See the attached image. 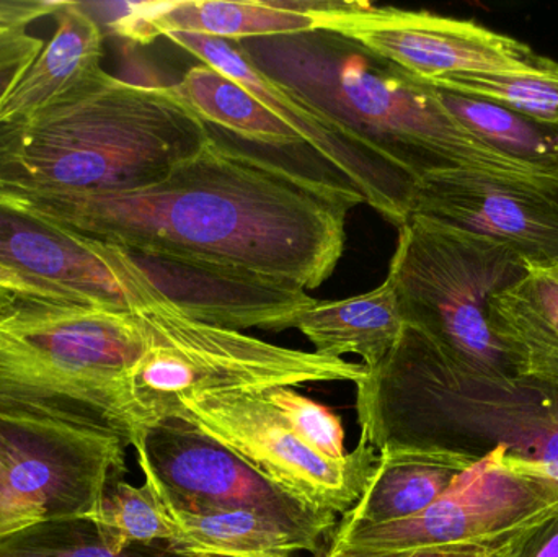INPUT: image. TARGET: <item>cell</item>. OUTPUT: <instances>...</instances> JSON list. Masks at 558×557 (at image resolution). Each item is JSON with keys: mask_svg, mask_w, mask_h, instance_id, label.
I'll return each instance as SVG.
<instances>
[{"mask_svg": "<svg viewBox=\"0 0 558 557\" xmlns=\"http://www.w3.org/2000/svg\"><path fill=\"white\" fill-rule=\"evenodd\" d=\"M0 199L133 255L242 271L314 290L333 274L350 209L343 179L301 172L213 136L153 185L71 193L0 185Z\"/></svg>", "mask_w": 558, "mask_h": 557, "instance_id": "1", "label": "cell"}, {"mask_svg": "<svg viewBox=\"0 0 558 557\" xmlns=\"http://www.w3.org/2000/svg\"><path fill=\"white\" fill-rule=\"evenodd\" d=\"M239 43L282 90L415 182L452 170L534 177L478 143L432 85L356 39L317 28Z\"/></svg>", "mask_w": 558, "mask_h": 557, "instance_id": "2", "label": "cell"}, {"mask_svg": "<svg viewBox=\"0 0 558 557\" xmlns=\"http://www.w3.org/2000/svg\"><path fill=\"white\" fill-rule=\"evenodd\" d=\"M215 136L172 85L104 68L20 123L0 126V185L126 192L153 185Z\"/></svg>", "mask_w": 558, "mask_h": 557, "instance_id": "3", "label": "cell"}, {"mask_svg": "<svg viewBox=\"0 0 558 557\" xmlns=\"http://www.w3.org/2000/svg\"><path fill=\"white\" fill-rule=\"evenodd\" d=\"M361 435L482 458L497 448L558 483V392L518 376L478 372L405 326L357 383Z\"/></svg>", "mask_w": 558, "mask_h": 557, "instance_id": "4", "label": "cell"}, {"mask_svg": "<svg viewBox=\"0 0 558 557\" xmlns=\"http://www.w3.org/2000/svg\"><path fill=\"white\" fill-rule=\"evenodd\" d=\"M140 313L0 288V414L114 435L141 450L131 376Z\"/></svg>", "mask_w": 558, "mask_h": 557, "instance_id": "5", "label": "cell"}, {"mask_svg": "<svg viewBox=\"0 0 558 557\" xmlns=\"http://www.w3.org/2000/svg\"><path fill=\"white\" fill-rule=\"evenodd\" d=\"M530 274V265L498 242L410 215L387 277L405 326L471 368L517 376L488 314L497 294Z\"/></svg>", "mask_w": 558, "mask_h": 557, "instance_id": "6", "label": "cell"}, {"mask_svg": "<svg viewBox=\"0 0 558 557\" xmlns=\"http://www.w3.org/2000/svg\"><path fill=\"white\" fill-rule=\"evenodd\" d=\"M149 342L131 376L144 435L173 421L182 399L202 392L267 391L312 383L363 382L366 368L343 359L275 346L241 330L186 316L169 301L140 311Z\"/></svg>", "mask_w": 558, "mask_h": 557, "instance_id": "7", "label": "cell"}, {"mask_svg": "<svg viewBox=\"0 0 558 557\" xmlns=\"http://www.w3.org/2000/svg\"><path fill=\"white\" fill-rule=\"evenodd\" d=\"M558 513V483L504 448L478 458L423 512L341 526L331 555L490 557Z\"/></svg>", "mask_w": 558, "mask_h": 557, "instance_id": "8", "label": "cell"}, {"mask_svg": "<svg viewBox=\"0 0 558 557\" xmlns=\"http://www.w3.org/2000/svg\"><path fill=\"white\" fill-rule=\"evenodd\" d=\"M175 419L234 453L305 509L333 519L356 506L379 458L363 435L343 460H330L312 450L265 401L262 391L189 396L179 402Z\"/></svg>", "mask_w": 558, "mask_h": 557, "instance_id": "9", "label": "cell"}, {"mask_svg": "<svg viewBox=\"0 0 558 557\" xmlns=\"http://www.w3.org/2000/svg\"><path fill=\"white\" fill-rule=\"evenodd\" d=\"M124 474L126 444L114 435L0 414V536L90 520Z\"/></svg>", "mask_w": 558, "mask_h": 557, "instance_id": "10", "label": "cell"}, {"mask_svg": "<svg viewBox=\"0 0 558 557\" xmlns=\"http://www.w3.org/2000/svg\"><path fill=\"white\" fill-rule=\"evenodd\" d=\"M322 28L356 39L429 85L474 72H558L557 61L520 39L418 10L337 2Z\"/></svg>", "mask_w": 558, "mask_h": 557, "instance_id": "11", "label": "cell"}, {"mask_svg": "<svg viewBox=\"0 0 558 557\" xmlns=\"http://www.w3.org/2000/svg\"><path fill=\"white\" fill-rule=\"evenodd\" d=\"M0 267L82 303L140 313L166 301L130 252L26 215L3 199Z\"/></svg>", "mask_w": 558, "mask_h": 557, "instance_id": "12", "label": "cell"}, {"mask_svg": "<svg viewBox=\"0 0 558 557\" xmlns=\"http://www.w3.org/2000/svg\"><path fill=\"white\" fill-rule=\"evenodd\" d=\"M412 215L498 242L533 270L558 267V180L435 173L416 185Z\"/></svg>", "mask_w": 558, "mask_h": 557, "instance_id": "13", "label": "cell"}, {"mask_svg": "<svg viewBox=\"0 0 558 557\" xmlns=\"http://www.w3.org/2000/svg\"><path fill=\"white\" fill-rule=\"evenodd\" d=\"M136 457L141 471L183 509L255 510L318 542L337 529V519L305 509L234 453L179 419L153 428Z\"/></svg>", "mask_w": 558, "mask_h": 557, "instance_id": "14", "label": "cell"}, {"mask_svg": "<svg viewBox=\"0 0 558 557\" xmlns=\"http://www.w3.org/2000/svg\"><path fill=\"white\" fill-rule=\"evenodd\" d=\"M166 38L198 58L202 64L222 72L251 92L289 124L304 140L308 149L353 185L363 195L364 203L387 221L400 228L410 218L418 182L348 140L343 133L282 90L264 72L258 71L241 43L196 33H170Z\"/></svg>", "mask_w": 558, "mask_h": 557, "instance_id": "15", "label": "cell"}, {"mask_svg": "<svg viewBox=\"0 0 558 557\" xmlns=\"http://www.w3.org/2000/svg\"><path fill=\"white\" fill-rule=\"evenodd\" d=\"M134 257L177 310L225 329H291L295 316L315 301L286 281L172 258Z\"/></svg>", "mask_w": 558, "mask_h": 557, "instance_id": "16", "label": "cell"}, {"mask_svg": "<svg viewBox=\"0 0 558 557\" xmlns=\"http://www.w3.org/2000/svg\"><path fill=\"white\" fill-rule=\"evenodd\" d=\"M337 0H179L118 3L108 26L128 41L149 45L170 33L244 39L311 32L324 26Z\"/></svg>", "mask_w": 558, "mask_h": 557, "instance_id": "17", "label": "cell"}, {"mask_svg": "<svg viewBox=\"0 0 558 557\" xmlns=\"http://www.w3.org/2000/svg\"><path fill=\"white\" fill-rule=\"evenodd\" d=\"M376 471L341 526L379 525L410 519L428 509L452 481L478 458L436 447L387 444Z\"/></svg>", "mask_w": 558, "mask_h": 557, "instance_id": "18", "label": "cell"}, {"mask_svg": "<svg viewBox=\"0 0 558 557\" xmlns=\"http://www.w3.org/2000/svg\"><path fill=\"white\" fill-rule=\"evenodd\" d=\"M52 19L54 35L0 105V126L28 120L101 69L104 32L88 7L64 0Z\"/></svg>", "mask_w": 558, "mask_h": 557, "instance_id": "19", "label": "cell"}, {"mask_svg": "<svg viewBox=\"0 0 558 557\" xmlns=\"http://www.w3.org/2000/svg\"><path fill=\"white\" fill-rule=\"evenodd\" d=\"M175 526L170 549L185 557H295L317 555L322 542L255 510H186L163 496L143 473Z\"/></svg>", "mask_w": 558, "mask_h": 557, "instance_id": "20", "label": "cell"}, {"mask_svg": "<svg viewBox=\"0 0 558 557\" xmlns=\"http://www.w3.org/2000/svg\"><path fill=\"white\" fill-rule=\"evenodd\" d=\"M292 327L307 337L318 355L341 359L354 353L363 360L364 368L374 370L392 352L405 323L396 288L387 277L379 287L357 296L315 300L295 316Z\"/></svg>", "mask_w": 558, "mask_h": 557, "instance_id": "21", "label": "cell"}, {"mask_svg": "<svg viewBox=\"0 0 558 557\" xmlns=\"http://www.w3.org/2000/svg\"><path fill=\"white\" fill-rule=\"evenodd\" d=\"M433 90L456 121L492 153L530 175L558 180V123L527 117L477 95Z\"/></svg>", "mask_w": 558, "mask_h": 557, "instance_id": "22", "label": "cell"}, {"mask_svg": "<svg viewBox=\"0 0 558 557\" xmlns=\"http://www.w3.org/2000/svg\"><path fill=\"white\" fill-rule=\"evenodd\" d=\"M173 92L206 124L270 147L307 146L281 118L228 75L206 64L190 69Z\"/></svg>", "mask_w": 558, "mask_h": 557, "instance_id": "23", "label": "cell"}, {"mask_svg": "<svg viewBox=\"0 0 558 557\" xmlns=\"http://www.w3.org/2000/svg\"><path fill=\"white\" fill-rule=\"evenodd\" d=\"M90 522L117 552L133 546L172 545L177 538L169 513L147 481L143 486H134L118 480Z\"/></svg>", "mask_w": 558, "mask_h": 557, "instance_id": "24", "label": "cell"}, {"mask_svg": "<svg viewBox=\"0 0 558 557\" xmlns=\"http://www.w3.org/2000/svg\"><path fill=\"white\" fill-rule=\"evenodd\" d=\"M0 557H185L169 545L117 552L87 519L56 520L0 536Z\"/></svg>", "mask_w": 558, "mask_h": 557, "instance_id": "25", "label": "cell"}, {"mask_svg": "<svg viewBox=\"0 0 558 557\" xmlns=\"http://www.w3.org/2000/svg\"><path fill=\"white\" fill-rule=\"evenodd\" d=\"M433 87L477 95L527 117L558 123V72H474Z\"/></svg>", "mask_w": 558, "mask_h": 557, "instance_id": "26", "label": "cell"}, {"mask_svg": "<svg viewBox=\"0 0 558 557\" xmlns=\"http://www.w3.org/2000/svg\"><path fill=\"white\" fill-rule=\"evenodd\" d=\"M262 396L312 450L330 460H343L350 453L344 447V428L340 415L331 409L312 401L294 388H271L262 391Z\"/></svg>", "mask_w": 558, "mask_h": 557, "instance_id": "27", "label": "cell"}, {"mask_svg": "<svg viewBox=\"0 0 558 557\" xmlns=\"http://www.w3.org/2000/svg\"><path fill=\"white\" fill-rule=\"evenodd\" d=\"M45 45L26 28H0V105L22 81Z\"/></svg>", "mask_w": 558, "mask_h": 557, "instance_id": "28", "label": "cell"}, {"mask_svg": "<svg viewBox=\"0 0 558 557\" xmlns=\"http://www.w3.org/2000/svg\"><path fill=\"white\" fill-rule=\"evenodd\" d=\"M492 557H558V513Z\"/></svg>", "mask_w": 558, "mask_h": 557, "instance_id": "29", "label": "cell"}, {"mask_svg": "<svg viewBox=\"0 0 558 557\" xmlns=\"http://www.w3.org/2000/svg\"><path fill=\"white\" fill-rule=\"evenodd\" d=\"M61 5L59 0H0V28H28Z\"/></svg>", "mask_w": 558, "mask_h": 557, "instance_id": "30", "label": "cell"}, {"mask_svg": "<svg viewBox=\"0 0 558 557\" xmlns=\"http://www.w3.org/2000/svg\"><path fill=\"white\" fill-rule=\"evenodd\" d=\"M0 288L5 290L22 291V293L38 294V296L48 298H61L56 294L49 293V291L43 290L38 284L32 283L26 278L20 277L15 271L7 270V268L0 267ZM68 300V298H65Z\"/></svg>", "mask_w": 558, "mask_h": 557, "instance_id": "31", "label": "cell"}, {"mask_svg": "<svg viewBox=\"0 0 558 557\" xmlns=\"http://www.w3.org/2000/svg\"><path fill=\"white\" fill-rule=\"evenodd\" d=\"M325 557H364V556L331 555V553H327V555H325ZM371 557H376V556H371ZM390 557H438V556H390Z\"/></svg>", "mask_w": 558, "mask_h": 557, "instance_id": "32", "label": "cell"}]
</instances>
